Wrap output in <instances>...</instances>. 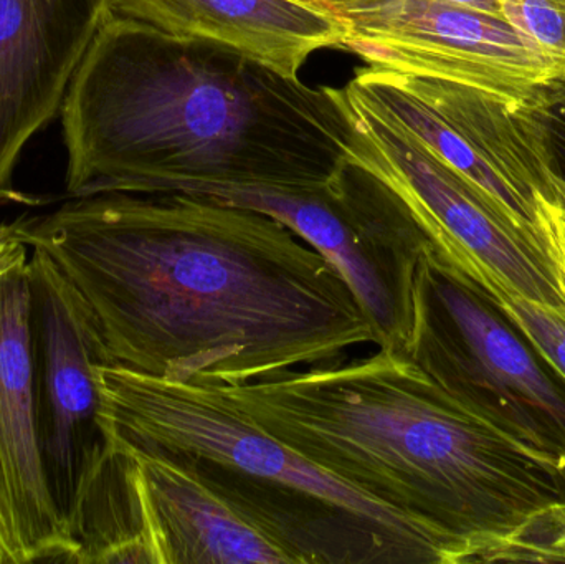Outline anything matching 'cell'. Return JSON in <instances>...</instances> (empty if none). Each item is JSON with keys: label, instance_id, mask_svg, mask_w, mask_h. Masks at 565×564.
I'll return each mask as SVG.
<instances>
[{"label": "cell", "instance_id": "obj_4", "mask_svg": "<svg viewBox=\"0 0 565 564\" xmlns=\"http://www.w3.org/2000/svg\"><path fill=\"white\" fill-rule=\"evenodd\" d=\"M103 426L182 464L289 564L471 563L463 543L299 456L199 383L96 368Z\"/></svg>", "mask_w": 565, "mask_h": 564}, {"label": "cell", "instance_id": "obj_14", "mask_svg": "<svg viewBox=\"0 0 565 564\" xmlns=\"http://www.w3.org/2000/svg\"><path fill=\"white\" fill-rule=\"evenodd\" d=\"M111 15L211 43L299 78L312 53L341 50L344 26L302 0H108Z\"/></svg>", "mask_w": 565, "mask_h": 564}, {"label": "cell", "instance_id": "obj_3", "mask_svg": "<svg viewBox=\"0 0 565 564\" xmlns=\"http://www.w3.org/2000/svg\"><path fill=\"white\" fill-rule=\"evenodd\" d=\"M60 118L68 199L171 181L322 188L351 148L339 88L115 15Z\"/></svg>", "mask_w": 565, "mask_h": 564}, {"label": "cell", "instance_id": "obj_15", "mask_svg": "<svg viewBox=\"0 0 565 564\" xmlns=\"http://www.w3.org/2000/svg\"><path fill=\"white\" fill-rule=\"evenodd\" d=\"M513 111L536 146L565 204V76L534 86Z\"/></svg>", "mask_w": 565, "mask_h": 564}, {"label": "cell", "instance_id": "obj_1", "mask_svg": "<svg viewBox=\"0 0 565 564\" xmlns=\"http://www.w3.org/2000/svg\"><path fill=\"white\" fill-rule=\"evenodd\" d=\"M3 227L85 298L108 366L232 386L379 347L341 272L262 212L113 192Z\"/></svg>", "mask_w": 565, "mask_h": 564}, {"label": "cell", "instance_id": "obj_10", "mask_svg": "<svg viewBox=\"0 0 565 564\" xmlns=\"http://www.w3.org/2000/svg\"><path fill=\"white\" fill-rule=\"evenodd\" d=\"M341 50L365 68L475 86L521 102L541 83L565 76V60L504 17L440 0H377L334 13Z\"/></svg>", "mask_w": 565, "mask_h": 564}, {"label": "cell", "instance_id": "obj_18", "mask_svg": "<svg viewBox=\"0 0 565 564\" xmlns=\"http://www.w3.org/2000/svg\"><path fill=\"white\" fill-rule=\"evenodd\" d=\"M540 224L546 238L547 254L556 265L565 291V212L559 204L540 198Z\"/></svg>", "mask_w": 565, "mask_h": 564}, {"label": "cell", "instance_id": "obj_9", "mask_svg": "<svg viewBox=\"0 0 565 564\" xmlns=\"http://www.w3.org/2000/svg\"><path fill=\"white\" fill-rule=\"evenodd\" d=\"M26 275L36 440L50 493L70 532L109 446L96 383V368L108 366V358L85 298L55 262L32 248Z\"/></svg>", "mask_w": 565, "mask_h": 564}, {"label": "cell", "instance_id": "obj_21", "mask_svg": "<svg viewBox=\"0 0 565 564\" xmlns=\"http://www.w3.org/2000/svg\"><path fill=\"white\" fill-rule=\"evenodd\" d=\"M440 2L480 10V12L491 13V15L503 17V0H440Z\"/></svg>", "mask_w": 565, "mask_h": 564}, {"label": "cell", "instance_id": "obj_5", "mask_svg": "<svg viewBox=\"0 0 565 564\" xmlns=\"http://www.w3.org/2000/svg\"><path fill=\"white\" fill-rule=\"evenodd\" d=\"M402 353L511 436L565 457L564 381L493 298L431 242L415 268Z\"/></svg>", "mask_w": 565, "mask_h": 564}, {"label": "cell", "instance_id": "obj_7", "mask_svg": "<svg viewBox=\"0 0 565 564\" xmlns=\"http://www.w3.org/2000/svg\"><path fill=\"white\" fill-rule=\"evenodd\" d=\"M339 98L351 126L349 158L397 192L441 257L488 295L565 305L550 254L518 231L480 189L379 115L348 83L339 88Z\"/></svg>", "mask_w": 565, "mask_h": 564}, {"label": "cell", "instance_id": "obj_6", "mask_svg": "<svg viewBox=\"0 0 565 564\" xmlns=\"http://www.w3.org/2000/svg\"><path fill=\"white\" fill-rule=\"evenodd\" d=\"M154 192H181L277 219L341 272L374 323L379 347L404 350L415 268L430 241L397 192L361 162L349 158L322 188L171 181L148 194Z\"/></svg>", "mask_w": 565, "mask_h": 564}, {"label": "cell", "instance_id": "obj_23", "mask_svg": "<svg viewBox=\"0 0 565 564\" xmlns=\"http://www.w3.org/2000/svg\"><path fill=\"white\" fill-rule=\"evenodd\" d=\"M561 207H563V209H564V212H565V204H564V205H561Z\"/></svg>", "mask_w": 565, "mask_h": 564}, {"label": "cell", "instance_id": "obj_22", "mask_svg": "<svg viewBox=\"0 0 565 564\" xmlns=\"http://www.w3.org/2000/svg\"><path fill=\"white\" fill-rule=\"evenodd\" d=\"M0 564H20L15 550H13L9 539H7L2 525H0Z\"/></svg>", "mask_w": 565, "mask_h": 564}, {"label": "cell", "instance_id": "obj_17", "mask_svg": "<svg viewBox=\"0 0 565 564\" xmlns=\"http://www.w3.org/2000/svg\"><path fill=\"white\" fill-rule=\"evenodd\" d=\"M503 17L537 45L565 60V0H503Z\"/></svg>", "mask_w": 565, "mask_h": 564}, {"label": "cell", "instance_id": "obj_11", "mask_svg": "<svg viewBox=\"0 0 565 564\" xmlns=\"http://www.w3.org/2000/svg\"><path fill=\"white\" fill-rule=\"evenodd\" d=\"M108 0H0V204L32 138L62 115Z\"/></svg>", "mask_w": 565, "mask_h": 564}, {"label": "cell", "instance_id": "obj_13", "mask_svg": "<svg viewBox=\"0 0 565 564\" xmlns=\"http://www.w3.org/2000/svg\"><path fill=\"white\" fill-rule=\"evenodd\" d=\"M118 440L138 497L142 564H289L188 467Z\"/></svg>", "mask_w": 565, "mask_h": 564}, {"label": "cell", "instance_id": "obj_19", "mask_svg": "<svg viewBox=\"0 0 565 564\" xmlns=\"http://www.w3.org/2000/svg\"><path fill=\"white\" fill-rule=\"evenodd\" d=\"M30 248L26 245L10 235L3 224L0 225V277L26 264Z\"/></svg>", "mask_w": 565, "mask_h": 564}, {"label": "cell", "instance_id": "obj_24", "mask_svg": "<svg viewBox=\"0 0 565 564\" xmlns=\"http://www.w3.org/2000/svg\"><path fill=\"white\" fill-rule=\"evenodd\" d=\"M564 552H565V542H564Z\"/></svg>", "mask_w": 565, "mask_h": 564}, {"label": "cell", "instance_id": "obj_16", "mask_svg": "<svg viewBox=\"0 0 565 564\" xmlns=\"http://www.w3.org/2000/svg\"><path fill=\"white\" fill-rule=\"evenodd\" d=\"M491 298L565 383V305L531 300L516 294H498Z\"/></svg>", "mask_w": 565, "mask_h": 564}, {"label": "cell", "instance_id": "obj_12", "mask_svg": "<svg viewBox=\"0 0 565 564\" xmlns=\"http://www.w3.org/2000/svg\"><path fill=\"white\" fill-rule=\"evenodd\" d=\"M26 264L0 277V525L20 564L66 563L75 542L46 483L36 440Z\"/></svg>", "mask_w": 565, "mask_h": 564}, {"label": "cell", "instance_id": "obj_20", "mask_svg": "<svg viewBox=\"0 0 565 564\" xmlns=\"http://www.w3.org/2000/svg\"><path fill=\"white\" fill-rule=\"evenodd\" d=\"M302 2L311 3V6L318 7V9L326 10V12L334 15V13L344 12V10L369 6V3L377 2V0H302Z\"/></svg>", "mask_w": 565, "mask_h": 564}, {"label": "cell", "instance_id": "obj_2", "mask_svg": "<svg viewBox=\"0 0 565 564\" xmlns=\"http://www.w3.org/2000/svg\"><path fill=\"white\" fill-rule=\"evenodd\" d=\"M204 386L309 462L463 543L471 563L565 562V457L511 436L395 348Z\"/></svg>", "mask_w": 565, "mask_h": 564}, {"label": "cell", "instance_id": "obj_8", "mask_svg": "<svg viewBox=\"0 0 565 564\" xmlns=\"http://www.w3.org/2000/svg\"><path fill=\"white\" fill-rule=\"evenodd\" d=\"M348 85L480 189L531 242L547 252L540 198L559 204L556 184L513 103L475 86L427 76L355 70Z\"/></svg>", "mask_w": 565, "mask_h": 564}]
</instances>
